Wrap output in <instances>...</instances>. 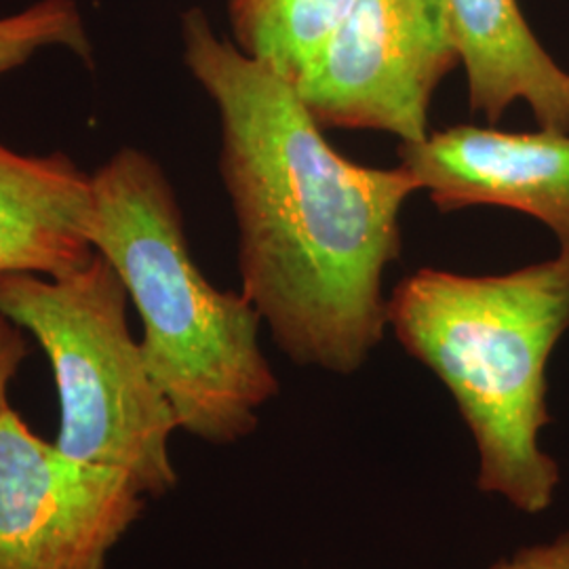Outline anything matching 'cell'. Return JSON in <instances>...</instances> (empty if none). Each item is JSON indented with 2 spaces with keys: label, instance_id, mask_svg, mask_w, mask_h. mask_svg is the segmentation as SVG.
<instances>
[{
  "label": "cell",
  "instance_id": "cell-1",
  "mask_svg": "<svg viewBox=\"0 0 569 569\" xmlns=\"http://www.w3.org/2000/svg\"><path fill=\"white\" fill-rule=\"evenodd\" d=\"M182 42L220 117L244 298L296 366L359 371L387 331L382 279L418 183L401 164L376 169L336 152L296 87L218 37L203 9L183 13Z\"/></svg>",
  "mask_w": 569,
  "mask_h": 569
},
{
  "label": "cell",
  "instance_id": "cell-2",
  "mask_svg": "<svg viewBox=\"0 0 569 569\" xmlns=\"http://www.w3.org/2000/svg\"><path fill=\"white\" fill-rule=\"evenodd\" d=\"M387 315L458 407L479 458L477 489L526 515L549 510L561 468L540 435L550 355L569 329V251L509 274L422 268L397 284Z\"/></svg>",
  "mask_w": 569,
  "mask_h": 569
},
{
  "label": "cell",
  "instance_id": "cell-3",
  "mask_svg": "<svg viewBox=\"0 0 569 569\" xmlns=\"http://www.w3.org/2000/svg\"><path fill=\"white\" fill-rule=\"evenodd\" d=\"M91 180V243L140 315L146 366L180 430L209 446L243 441L279 395L260 345V312L243 291H220L199 270L182 209L154 159L121 148Z\"/></svg>",
  "mask_w": 569,
  "mask_h": 569
},
{
  "label": "cell",
  "instance_id": "cell-4",
  "mask_svg": "<svg viewBox=\"0 0 569 569\" xmlns=\"http://www.w3.org/2000/svg\"><path fill=\"white\" fill-rule=\"evenodd\" d=\"M127 289L100 253L63 277L0 274V312L41 346L53 371L66 456L119 470L148 500L178 486L176 411L127 321Z\"/></svg>",
  "mask_w": 569,
  "mask_h": 569
},
{
  "label": "cell",
  "instance_id": "cell-5",
  "mask_svg": "<svg viewBox=\"0 0 569 569\" xmlns=\"http://www.w3.org/2000/svg\"><path fill=\"white\" fill-rule=\"evenodd\" d=\"M458 63L448 0H355L293 87L323 129L418 143L430 136V100Z\"/></svg>",
  "mask_w": 569,
  "mask_h": 569
},
{
  "label": "cell",
  "instance_id": "cell-6",
  "mask_svg": "<svg viewBox=\"0 0 569 569\" xmlns=\"http://www.w3.org/2000/svg\"><path fill=\"white\" fill-rule=\"evenodd\" d=\"M146 505L119 470L66 456L0 409V569H106Z\"/></svg>",
  "mask_w": 569,
  "mask_h": 569
},
{
  "label": "cell",
  "instance_id": "cell-7",
  "mask_svg": "<svg viewBox=\"0 0 569 569\" xmlns=\"http://www.w3.org/2000/svg\"><path fill=\"white\" fill-rule=\"evenodd\" d=\"M399 159L439 211L509 207L545 222L569 251V133L456 124L401 143Z\"/></svg>",
  "mask_w": 569,
  "mask_h": 569
},
{
  "label": "cell",
  "instance_id": "cell-8",
  "mask_svg": "<svg viewBox=\"0 0 569 569\" xmlns=\"http://www.w3.org/2000/svg\"><path fill=\"white\" fill-rule=\"evenodd\" d=\"M93 180L70 157L0 143V274L63 277L96 258Z\"/></svg>",
  "mask_w": 569,
  "mask_h": 569
},
{
  "label": "cell",
  "instance_id": "cell-9",
  "mask_svg": "<svg viewBox=\"0 0 569 569\" xmlns=\"http://www.w3.org/2000/svg\"><path fill=\"white\" fill-rule=\"evenodd\" d=\"M468 102L498 122L526 102L540 129L569 133V74L531 32L517 0H448Z\"/></svg>",
  "mask_w": 569,
  "mask_h": 569
},
{
  "label": "cell",
  "instance_id": "cell-10",
  "mask_svg": "<svg viewBox=\"0 0 569 569\" xmlns=\"http://www.w3.org/2000/svg\"><path fill=\"white\" fill-rule=\"evenodd\" d=\"M355 0H228L234 44L284 81L306 66L345 20Z\"/></svg>",
  "mask_w": 569,
  "mask_h": 569
},
{
  "label": "cell",
  "instance_id": "cell-11",
  "mask_svg": "<svg viewBox=\"0 0 569 569\" xmlns=\"http://www.w3.org/2000/svg\"><path fill=\"white\" fill-rule=\"evenodd\" d=\"M47 49H63L91 63L93 42L77 0H37L0 18V77Z\"/></svg>",
  "mask_w": 569,
  "mask_h": 569
},
{
  "label": "cell",
  "instance_id": "cell-12",
  "mask_svg": "<svg viewBox=\"0 0 569 569\" xmlns=\"http://www.w3.org/2000/svg\"><path fill=\"white\" fill-rule=\"evenodd\" d=\"M30 355L28 333L0 312V409L9 406V388Z\"/></svg>",
  "mask_w": 569,
  "mask_h": 569
},
{
  "label": "cell",
  "instance_id": "cell-13",
  "mask_svg": "<svg viewBox=\"0 0 569 569\" xmlns=\"http://www.w3.org/2000/svg\"><path fill=\"white\" fill-rule=\"evenodd\" d=\"M489 569H569V529L500 559Z\"/></svg>",
  "mask_w": 569,
  "mask_h": 569
}]
</instances>
